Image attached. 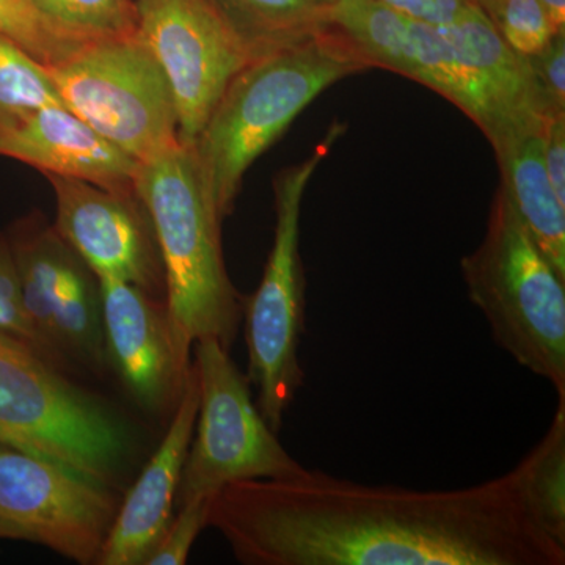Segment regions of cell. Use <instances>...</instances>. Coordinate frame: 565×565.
Masks as SVG:
<instances>
[{"mask_svg": "<svg viewBox=\"0 0 565 565\" xmlns=\"http://www.w3.org/2000/svg\"><path fill=\"white\" fill-rule=\"evenodd\" d=\"M139 36L172 90L181 143L192 145L248 63L204 0H136Z\"/></svg>", "mask_w": 565, "mask_h": 565, "instance_id": "8fae6325", "label": "cell"}, {"mask_svg": "<svg viewBox=\"0 0 565 565\" xmlns=\"http://www.w3.org/2000/svg\"><path fill=\"white\" fill-rule=\"evenodd\" d=\"M371 68L327 22L302 43L248 62L230 82L192 147L215 211L234 210L245 173L330 85Z\"/></svg>", "mask_w": 565, "mask_h": 565, "instance_id": "3957f363", "label": "cell"}, {"mask_svg": "<svg viewBox=\"0 0 565 565\" xmlns=\"http://www.w3.org/2000/svg\"><path fill=\"white\" fill-rule=\"evenodd\" d=\"M50 106L66 104L47 70L17 43L0 35V126Z\"/></svg>", "mask_w": 565, "mask_h": 565, "instance_id": "ffe728a7", "label": "cell"}, {"mask_svg": "<svg viewBox=\"0 0 565 565\" xmlns=\"http://www.w3.org/2000/svg\"><path fill=\"white\" fill-rule=\"evenodd\" d=\"M462 275L497 344L565 397V280L501 189L484 239L462 259Z\"/></svg>", "mask_w": 565, "mask_h": 565, "instance_id": "277c9868", "label": "cell"}, {"mask_svg": "<svg viewBox=\"0 0 565 565\" xmlns=\"http://www.w3.org/2000/svg\"><path fill=\"white\" fill-rule=\"evenodd\" d=\"M62 31L88 41L129 39L139 33L136 0H28Z\"/></svg>", "mask_w": 565, "mask_h": 565, "instance_id": "44dd1931", "label": "cell"}, {"mask_svg": "<svg viewBox=\"0 0 565 565\" xmlns=\"http://www.w3.org/2000/svg\"><path fill=\"white\" fill-rule=\"evenodd\" d=\"M136 195L154 230L173 352L188 373L196 341L214 338L232 349L243 321L245 302L223 262V221L192 145H178L140 163Z\"/></svg>", "mask_w": 565, "mask_h": 565, "instance_id": "7a4b0ae2", "label": "cell"}, {"mask_svg": "<svg viewBox=\"0 0 565 565\" xmlns=\"http://www.w3.org/2000/svg\"><path fill=\"white\" fill-rule=\"evenodd\" d=\"M118 505L109 486L0 445V516L20 526L25 541L95 564Z\"/></svg>", "mask_w": 565, "mask_h": 565, "instance_id": "30bf717a", "label": "cell"}, {"mask_svg": "<svg viewBox=\"0 0 565 565\" xmlns=\"http://www.w3.org/2000/svg\"><path fill=\"white\" fill-rule=\"evenodd\" d=\"M248 62L311 39L327 25L313 0H204Z\"/></svg>", "mask_w": 565, "mask_h": 565, "instance_id": "ac0fdd59", "label": "cell"}, {"mask_svg": "<svg viewBox=\"0 0 565 565\" xmlns=\"http://www.w3.org/2000/svg\"><path fill=\"white\" fill-rule=\"evenodd\" d=\"M0 519H2V516H0Z\"/></svg>", "mask_w": 565, "mask_h": 565, "instance_id": "1f68e13d", "label": "cell"}, {"mask_svg": "<svg viewBox=\"0 0 565 565\" xmlns=\"http://www.w3.org/2000/svg\"><path fill=\"white\" fill-rule=\"evenodd\" d=\"M556 33L565 32V0H539Z\"/></svg>", "mask_w": 565, "mask_h": 565, "instance_id": "f1b7e54d", "label": "cell"}, {"mask_svg": "<svg viewBox=\"0 0 565 565\" xmlns=\"http://www.w3.org/2000/svg\"><path fill=\"white\" fill-rule=\"evenodd\" d=\"M0 156L28 163L44 177L70 178L136 195L140 162L104 139L68 107H43L0 126Z\"/></svg>", "mask_w": 565, "mask_h": 565, "instance_id": "2e32d148", "label": "cell"}, {"mask_svg": "<svg viewBox=\"0 0 565 565\" xmlns=\"http://www.w3.org/2000/svg\"><path fill=\"white\" fill-rule=\"evenodd\" d=\"M0 333L28 345L57 366L22 308L17 267L6 232H0Z\"/></svg>", "mask_w": 565, "mask_h": 565, "instance_id": "cb8c5ba5", "label": "cell"}, {"mask_svg": "<svg viewBox=\"0 0 565 565\" xmlns=\"http://www.w3.org/2000/svg\"><path fill=\"white\" fill-rule=\"evenodd\" d=\"M545 114L531 111L490 134L501 172V191L511 200L535 245L565 280V206L557 200L544 162Z\"/></svg>", "mask_w": 565, "mask_h": 565, "instance_id": "e0dca14e", "label": "cell"}, {"mask_svg": "<svg viewBox=\"0 0 565 565\" xmlns=\"http://www.w3.org/2000/svg\"><path fill=\"white\" fill-rule=\"evenodd\" d=\"M17 267L21 302L54 362L102 366L106 355L98 277L40 211L6 230Z\"/></svg>", "mask_w": 565, "mask_h": 565, "instance_id": "9c48e42d", "label": "cell"}, {"mask_svg": "<svg viewBox=\"0 0 565 565\" xmlns=\"http://www.w3.org/2000/svg\"><path fill=\"white\" fill-rule=\"evenodd\" d=\"M526 61L546 114L565 111V32L555 33Z\"/></svg>", "mask_w": 565, "mask_h": 565, "instance_id": "484cf974", "label": "cell"}, {"mask_svg": "<svg viewBox=\"0 0 565 565\" xmlns=\"http://www.w3.org/2000/svg\"><path fill=\"white\" fill-rule=\"evenodd\" d=\"M0 445L111 486L132 455V434L98 397L0 333Z\"/></svg>", "mask_w": 565, "mask_h": 565, "instance_id": "5b68a950", "label": "cell"}, {"mask_svg": "<svg viewBox=\"0 0 565 565\" xmlns=\"http://www.w3.org/2000/svg\"><path fill=\"white\" fill-rule=\"evenodd\" d=\"M343 126H334L310 158L282 170L274 182L275 236L262 282L244 303L248 381L256 405L278 433L289 405L303 385L300 338L305 330V277L300 258V212L308 182Z\"/></svg>", "mask_w": 565, "mask_h": 565, "instance_id": "8992f818", "label": "cell"}, {"mask_svg": "<svg viewBox=\"0 0 565 565\" xmlns=\"http://www.w3.org/2000/svg\"><path fill=\"white\" fill-rule=\"evenodd\" d=\"M200 405L178 490L181 503L214 498L223 487L252 479H292L307 468L278 441L253 401L250 381L214 338L193 344Z\"/></svg>", "mask_w": 565, "mask_h": 565, "instance_id": "ba28073f", "label": "cell"}, {"mask_svg": "<svg viewBox=\"0 0 565 565\" xmlns=\"http://www.w3.org/2000/svg\"><path fill=\"white\" fill-rule=\"evenodd\" d=\"M326 17L371 68L403 74L462 107V66L441 25L415 20L382 0H337Z\"/></svg>", "mask_w": 565, "mask_h": 565, "instance_id": "4fadbf2b", "label": "cell"}, {"mask_svg": "<svg viewBox=\"0 0 565 565\" xmlns=\"http://www.w3.org/2000/svg\"><path fill=\"white\" fill-rule=\"evenodd\" d=\"M515 470L527 514L542 533L565 546V397H557L548 430Z\"/></svg>", "mask_w": 565, "mask_h": 565, "instance_id": "d6986e66", "label": "cell"}, {"mask_svg": "<svg viewBox=\"0 0 565 565\" xmlns=\"http://www.w3.org/2000/svg\"><path fill=\"white\" fill-rule=\"evenodd\" d=\"M212 500L214 498H193L181 503L180 514L170 520L143 565L185 564L196 537L207 526Z\"/></svg>", "mask_w": 565, "mask_h": 565, "instance_id": "d4e9b609", "label": "cell"}, {"mask_svg": "<svg viewBox=\"0 0 565 565\" xmlns=\"http://www.w3.org/2000/svg\"><path fill=\"white\" fill-rule=\"evenodd\" d=\"M313 2L321 7H329L332 6L333 2H337V0H313Z\"/></svg>", "mask_w": 565, "mask_h": 565, "instance_id": "4dcf8cb0", "label": "cell"}, {"mask_svg": "<svg viewBox=\"0 0 565 565\" xmlns=\"http://www.w3.org/2000/svg\"><path fill=\"white\" fill-rule=\"evenodd\" d=\"M386 6L403 11L415 20L441 25L455 20L465 7L478 0H382Z\"/></svg>", "mask_w": 565, "mask_h": 565, "instance_id": "83f0119b", "label": "cell"}, {"mask_svg": "<svg viewBox=\"0 0 565 565\" xmlns=\"http://www.w3.org/2000/svg\"><path fill=\"white\" fill-rule=\"evenodd\" d=\"M0 35L32 55L44 68L57 65L93 41L58 29L28 0H0Z\"/></svg>", "mask_w": 565, "mask_h": 565, "instance_id": "7402d4cb", "label": "cell"}, {"mask_svg": "<svg viewBox=\"0 0 565 565\" xmlns=\"http://www.w3.org/2000/svg\"><path fill=\"white\" fill-rule=\"evenodd\" d=\"M0 539H24L25 541L21 527L6 519H0Z\"/></svg>", "mask_w": 565, "mask_h": 565, "instance_id": "f546056e", "label": "cell"}, {"mask_svg": "<svg viewBox=\"0 0 565 565\" xmlns=\"http://www.w3.org/2000/svg\"><path fill=\"white\" fill-rule=\"evenodd\" d=\"M46 178L57 204L55 230L96 277L131 282L156 299L166 296L154 230L139 196L70 178Z\"/></svg>", "mask_w": 565, "mask_h": 565, "instance_id": "7c38bea8", "label": "cell"}, {"mask_svg": "<svg viewBox=\"0 0 565 565\" xmlns=\"http://www.w3.org/2000/svg\"><path fill=\"white\" fill-rule=\"evenodd\" d=\"M501 40L516 54L530 57L555 35L539 0H478Z\"/></svg>", "mask_w": 565, "mask_h": 565, "instance_id": "603a6c76", "label": "cell"}, {"mask_svg": "<svg viewBox=\"0 0 565 565\" xmlns=\"http://www.w3.org/2000/svg\"><path fill=\"white\" fill-rule=\"evenodd\" d=\"M544 162L550 184L565 206V111L546 115Z\"/></svg>", "mask_w": 565, "mask_h": 565, "instance_id": "4316f807", "label": "cell"}, {"mask_svg": "<svg viewBox=\"0 0 565 565\" xmlns=\"http://www.w3.org/2000/svg\"><path fill=\"white\" fill-rule=\"evenodd\" d=\"M98 281L106 355L139 404L174 411L189 371L174 356L166 302L118 278Z\"/></svg>", "mask_w": 565, "mask_h": 565, "instance_id": "5bb4252c", "label": "cell"}, {"mask_svg": "<svg viewBox=\"0 0 565 565\" xmlns=\"http://www.w3.org/2000/svg\"><path fill=\"white\" fill-rule=\"evenodd\" d=\"M200 405L195 366L189 370L172 423L150 462L143 468L102 546L98 565H143L172 520L182 468L188 459Z\"/></svg>", "mask_w": 565, "mask_h": 565, "instance_id": "9a60e30c", "label": "cell"}, {"mask_svg": "<svg viewBox=\"0 0 565 565\" xmlns=\"http://www.w3.org/2000/svg\"><path fill=\"white\" fill-rule=\"evenodd\" d=\"M207 526L245 565H564L519 473L452 490L366 486L307 470L223 487Z\"/></svg>", "mask_w": 565, "mask_h": 565, "instance_id": "6da1fadb", "label": "cell"}, {"mask_svg": "<svg viewBox=\"0 0 565 565\" xmlns=\"http://www.w3.org/2000/svg\"><path fill=\"white\" fill-rule=\"evenodd\" d=\"M46 70L66 107L140 163L181 145L169 81L139 33L93 41Z\"/></svg>", "mask_w": 565, "mask_h": 565, "instance_id": "52a82bcc", "label": "cell"}]
</instances>
